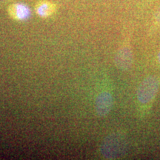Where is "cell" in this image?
<instances>
[{"label":"cell","mask_w":160,"mask_h":160,"mask_svg":"<svg viewBox=\"0 0 160 160\" xmlns=\"http://www.w3.org/2000/svg\"><path fill=\"white\" fill-rule=\"evenodd\" d=\"M159 80L155 76H150L142 82L137 90V99L142 104L150 102L159 91Z\"/></svg>","instance_id":"1"},{"label":"cell","mask_w":160,"mask_h":160,"mask_svg":"<svg viewBox=\"0 0 160 160\" xmlns=\"http://www.w3.org/2000/svg\"><path fill=\"white\" fill-rule=\"evenodd\" d=\"M125 141L122 137L113 134L111 135L102 146V153L107 158H114L118 157L124 150Z\"/></svg>","instance_id":"2"},{"label":"cell","mask_w":160,"mask_h":160,"mask_svg":"<svg viewBox=\"0 0 160 160\" xmlns=\"http://www.w3.org/2000/svg\"><path fill=\"white\" fill-rule=\"evenodd\" d=\"M113 107V97L108 92H102L96 100V111L100 117L108 115Z\"/></svg>","instance_id":"3"},{"label":"cell","mask_w":160,"mask_h":160,"mask_svg":"<svg viewBox=\"0 0 160 160\" xmlns=\"http://www.w3.org/2000/svg\"><path fill=\"white\" fill-rule=\"evenodd\" d=\"M8 13L12 19L17 21H25L31 17V10L25 4L15 3L9 7Z\"/></svg>","instance_id":"4"},{"label":"cell","mask_w":160,"mask_h":160,"mask_svg":"<svg viewBox=\"0 0 160 160\" xmlns=\"http://www.w3.org/2000/svg\"><path fill=\"white\" fill-rule=\"evenodd\" d=\"M133 64V54L128 48L119 49L115 57V65L119 69L128 70Z\"/></svg>","instance_id":"5"},{"label":"cell","mask_w":160,"mask_h":160,"mask_svg":"<svg viewBox=\"0 0 160 160\" xmlns=\"http://www.w3.org/2000/svg\"><path fill=\"white\" fill-rule=\"evenodd\" d=\"M57 11L55 4L49 1H40L36 5L35 11L39 17L47 18L51 17Z\"/></svg>","instance_id":"6"},{"label":"cell","mask_w":160,"mask_h":160,"mask_svg":"<svg viewBox=\"0 0 160 160\" xmlns=\"http://www.w3.org/2000/svg\"><path fill=\"white\" fill-rule=\"evenodd\" d=\"M154 20H155V22L157 23V25H160V8L157 11V13H156L155 17H154Z\"/></svg>","instance_id":"7"},{"label":"cell","mask_w":160,"mask_h":160,"mask_svg":"<svg viewBox=\"0 0 160 160\" xmlns=\"http://www.w3.org/2000/svg\"><path fill=\"white\" fill-rule=\"evenodd\" d=\"M158 61H159V62L160 64V52H159V55H158Z\"/></svg>","instance_id":"8"},{"label":"cell","mask_w":160,"mask_h":160,"mask_svg":"<svg viewBox=\"0 0 160 160\" xmlns=\"http://www.w3.org/2000/svg\"><path fill=\"white\" fill-rule=\"evenodd\" d=\"M4 0H0V2H2Z\"/></svg>","instance_id":"9"}]
</instances>
